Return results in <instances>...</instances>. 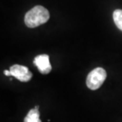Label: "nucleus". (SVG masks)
<instances>
[{
  "instance_id": "20e7f679",
  "label": "nucleus",
  "mask_w": 122,
  "mask_h": 122,
  "mask_svg": "<svg viewBox=\"0 0 122 122\" xmlns=\"http://www.w3.org/2000/svg\"><path fill=\"white\" fill-rule=\"evenodd\" d=\"M33 63L38 68L39 71L43 75H47L52 71V66H51V63L49 62L48 55L42 54L36 56L34 58Z\"/></svg>"
},
{
  "instance_id": "0eeeda50",
  "label": "nucleus",
  "mask_w": 122,
  "mask_h": 122,
  "mask_svg": "<svg viewBox=\"0 0 122 122\" xmlns=\"http://www.w3.org/2000/svg\"><path fill=\"white\" fill-rule=\"evenodd\" d=\"M4 75H6V76H10V75H11L10 71V70H5L4 71Z\"/></svg>"
},
{
  "instance_id": "f257e3e1",
  "label": "nucleus",
  "mask_w": 122,
  "mask_h": 122,
  "mask_svg": "<svg viewBox=\"0 0 122 122\" xmlns=\"http://www.w3.org/2000/svg\"><path fill=\"white\" fill-rule=\"evenodd\" d=\"M50 18L49 12L42 6H36L25 14V23L29 28H35L46 23Z\"/></svg>"
},
{
  "instance_id": "7ed1b4c3",
  "label": "nucleus",
  "mask_w": 122,
  "mask_h": 122,
  "mask_svg": "<svg viewBox=\"0 0 122 122\" xmlns=\"http://www.w3.org/2000/svg\"><path fill=\"white\" fill-rule=\"evenodd\" d=\"M11 76H14L21 82H29L33 77V74L30 71L29 68L25 66L14 64L10 68Z\"/></svg>"
},
{
  "instance_id": "39448f33",
  "label": "nucleus",
  "mask_w": 122,
  "mask_h": 122,
  "mask_svg": "<svg viewBox=\"0 0 122 122\" xmlns=\"http://www.w3.org/2000/svg\"><path fill=\"white\" fill-rule=\"evenodd\" d=\"M24 122H41L40 119V112H39V106H36L29 111L27 115L24 119Z\"/></svg>"
},
{
  "instance_id": "423d86ee",
  "label": "nucleus",
  "mask_w": 122,
  "mask_h": 122,
  "mask_svg": "<svg viewBox=\"0 0 122 122\" xmlns=\"http://www.w3.org/2000/svg\"><path fill=\"white\" fill-rule=\"evenodd\" d=\"M113 17L116 26L122 31V10H116L113 12Z\"/></svg>"
},
{
  "instance_id": "f03ea898",
  "label": "nucleus",
  "mask_w": 122,
  "mask_h": 122,
  "mask_svg": "<svg viewBox=\"0 0 122 122\" xmlns=\"http://www.w3.org/2000/svg\"><path fill=\"white\" fill-rule=\"evenodd\" d=\"M106 79V71L102 67H97L89 73L86 78V86L89 89L95 91L102 86Z\"/></svg>"
}]
</instances>
